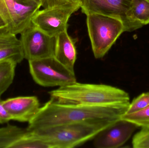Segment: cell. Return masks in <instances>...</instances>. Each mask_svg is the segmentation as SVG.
I'll use <instances>...</instances> for the list:
<instances>
[{
	"instance_id": "obj_1",
	"label": "cell",
	"mask_w": 149,
	"mask_h": 148,
	"mask_svg": "<svg viewBox=\"0 0 149 148\" xmlns=\"http://www.w3.org/2000/svg\"><path fill=\"white\" fill-rule=\"evenodd\" d=\"M129 105H72L57 103L50 100L40 107L37 114L29 122L27 129L32 131L45 127L88 120H118L126 113Z\"/></svg>"
},
{
	"instance_id": "obj_2",
	"label": "cell",
	"mask_w": 149,
	"mask_h": 148,
	"mask_svg": "<svg viewBox=\"0 0 149 148\" xmlns=\"http://www.w3.org/2000/svg\"><path fill=\"white\" fill-rule=\"evenodd\" d=\"M57 103L87 106L128 105L129 95L123 89L105 84L76 82L49 92Z\"/></svg>"
},
{
	"instance_id": "obj_3",
	"label": "cell",
	"mask_w": 149,
	"mask_h": 148,
	"mask_svg": "<svg viewBox=\"0 0 149 148\" xmlns=\"http://www.w3.org/2000/svg\"><path fill=\"white\" fill-rule=\"evenodd\" d=\"M117 120H88L45 127L30 131L42 138L50 148H74L94 138L101 131Z\"/></svg>"
},
{
	"instance_id": "obj_4",
	"label": "cell",
	"mask_w": 149,
	"mask_h": 148,
	"mask_svg": "<svg viewBox=\"0 0 149 148\" xmlns=\"http://www.w3.org/2000/svg\"><path fill=\"white\" fill-rule=\"evenodd\" d=\"M86 23L92 50L96 59L102 58L123 32L120 19L99 14L87 15Z\"/></svg>"
},
{
	"instance_id": "obj_5",
	"label": "cell",
	"mask_w": 149,
	"mask_h": 148,
	"mask_svg": "<svg viewBox=\"0 0 149 148\" xmlns=\"http://www.w3.org/2000/svg\"><path fill=\"white\" fill-rule=\"evenodd\" d=\"M34 81L44 87H63L76 82L74 72L67 68L54 56L29 61Z\"/></svg>"
},
{
	"instance_id": "obj_6",
	"label": "cell",
	"mask_w": 149,
	"mask_h": 148,
	"mask_svg": "<svg viewBox=\"0 0 149 148\" xmlns=\"http://www.w3.org/2000/svg\"><path fill=\"white\" fill-rule=\"evenodd\" d=\"M20 34L24 59L29 61L55 56L56 37L44 33L32 22Z\"/></svg>"
},
{
	"instance_id": "obj_7",
	"label": "cell",
	"mask_w": 149,
	"mask_h": 148,
	"mask_svg": "<svg viewBox=\"0 0 149 148\" xmlns=\"http://www.w3.org/2000/svg\"><path fill=\"white\" fill-rule=\"evenodd\" d=\"M80 8L78 5L45 8L36 13L31 22L49 35L56 37L67 30L70 17Z\"/></svg>"
},
{
	"instance_id": "obj_8",
	"label": "cell",
	"mask_w": 149,
	"mask_h": 148,
	"mask_svg": "<svg viewBox=\"0 0 149 148\" xmlns=\"http://www.w3.org/2000/svg\"><path fill=\"white\" fill-rule=\"evenodd\" d=\"M131 0H80V7L85 14H99L120 19L124 24L125 32L137 29L127 17Z\"/></svg>"
},
{
	"instance_id": "obj_9",
	"label": "cell",
	"mask_w": 149,
	"mask_h": 148,
	"mask_svg": "<svg viewBox=\"0 0 149 148\" xmlns=\"http://www.w3.org/2000/svg\"><path fill=\"white\" fill-rule=\"evenodd\" d=\"M138 127L135 124L120 119L101 131L94 138L97 148H116L123 146Z\"/></svg>"
},
{
	"instance_id": "obj_10",
	"label": "cell",
	"mask_w": 149,
	"mask_h": 148,
	"mask_svg": "<svg viewBox=\"0 0 149 148\" xmlns=\"http://www.w3.org/2000/svg\"><path fill=\"white\" fill-rule=\"evenodd\" d=\"M50 148L38 136L27 129L8 124L0 128V148Z\"/></svg>"
},
{
	"instance_id": "obj_11",
	"label": "cell",
	"mask_w": 149,
	"mask_h": 148,
	"mask_svg": "<svg viewBox=\"0 0 149 148\" xmlns=\"http://www.w3.org/2000/svg\"><path fill=\"white\" fill-rule=\"evenodd\" d=\"M3 104L12 120L29 122L40 109V103L36 96H18L2 101Z\"/></svg>"
},
{
	"instance_id": "obj_12",
	"label": "cell",
	"mask_w": 149,
	"mask_h": 148,
	"mask_svg": "<svg viewBox=\"0 0 149 148\" xmlns=\"http://www.w3.org/2000/svg\"><path fill=\"white\" fill-rule=\"evenodd\" d=\"M24 59L20 39L7 29H0V62L12 61L17 64Z\"/></svg>"
},
{
	"instance_id": "obj_13",
	"label": "cell",
	"mask_w": 149,
	"mask_h": 148,
	"mask_svg": "<svg viewBox=\"0 0 149 148\" xmlns=\"http://www.w3.org/2000/svg\"><path fill=\"white\" fill-rule=\"evenodd\" d=\"M75 42L69 35L67 30L59 34L56 37L54 56L59 62L73 72L77 56Z\"/></svg>"
},
{
	"instance_id": "obj_14",
	"label": "cell",
	"mask_w": 149,
	"mask_h": 148,
	"mask_svg": "<svg viewBox=\"0 0 149 148\" xmlns=\"http://www.w3.org/2000/svg\"><path fill=\"white\" fill-rule=\"evenodd\" d=\"M127 17L137 29L149 23V0H131Z\"/></svg>"
},
{
	"instance_id": "obj_15",
	"label": "cell",
	"mask_w": 149,
	"mask_h": 148,
	"mask_svg": "<svg viewBox=\"0 0 149 148\" xmlns=\"http://www.w3.org/2000/svg\"><path fill=\"white\" fill-rule=\"evenodd\" d=\"M16 17L15 0H0V29L16 35Z\"/></svg>"
},
{
	"instance_id": "obj_16",
	"label": "cell",
	"mask_w": 149,
	"mask_h": 148,
	"mask_svg": "<svg viewBox=\"0 0 149 148\" xmlns=\"http://www.w3.org/2000/svg\"><path fill=\"white\" fill-rule=\"evenodd\" d=\"M17 65L12 61L0 62V97L13 83Z\"/></svg>"
},
{
	"instance_id": "obj_17",
	"label": "cell",
	"mask_w": 149,
	"mask_h": 148,
	"mask_svg": "<svg viewBox=\"0 0 149 148\" xmlns=\"http://www.w3.org/2000/svg\"><path fill=\"white\" fill-rule=\"evenodd\" d=\"M121 119L135 124L141 128L149 127V105L143 109L131 114H124Z\"/></svg>"
},
{
	"instance_id": "obj_18",
	"label": "cell",
	"mask_w": 149,
	"mask_h": 148,
	"mask_svg": "<svg viewBox=\"0 0 149 148\" xmlns=\"http://www.w3.org/2000/svg\"><path fill=\"white\" fill-rule=\"evenodd\" d=\"M149 105V92L143 93L130 103L125 114H129L143 109Z\"/></svg>"
},
{
	"instance_id": "obj_19",
	"label": "cell",
	"mask_w": 149,
	"mask_h": 148,
	"mask_svg": "<svg viewBox=\"0 0 149 148\" xmlns=\"http://www.w3.org/2000/svg\"><path fill=\"white\" fill-rule=\"evenodd\" d=\"M133 147L149 148V127L142 128L136 133L132 140Z\"/></svg>"
},
{
	"instance_id": "obj_20",
	"label": "cell",
	"mask_w": 149,
	"mask_h": 148,
	"mask_svg": "<svg viewBox=\"0 0 149 148\" xmlns=\"http://www.w3.org/2000/svg\"><path fill=\"white\" fill-rule=\"evenodd\" d=\"M80 0H46L45 8L78 5L80 6Z\"/></svg>"
},
{
	"instance_id": "obj_21",
	"label": "cell",
	"mask_w": 149,
	"mask_h": 148,
	"mask_svg": "<svg viewBox=\"0 0 149 148\" xmlns=\"http://www.w3.org/2000/svg\"><path fill=\"white\" fill-rule=\"evenodd\" d=\"M10 120H12L11 116L3 106L0 97V124L8 123Z\"/></svg>"
},
{
	"instance_id": "obj_22",
	"label": "cell",
	"mask_w": 149,
	"mask_h": 148,
	"mask_svg": "<svg viewBox=\"0 0 149 148\" xmlns=\"http://www.w3.org/2000/svg\"><path fill=\"white\" fill-rule=\"evenodd\" d=\"M42 1V7L44 8H45V3H46V0H40Z\"/></svg>"
}]
</instances>
